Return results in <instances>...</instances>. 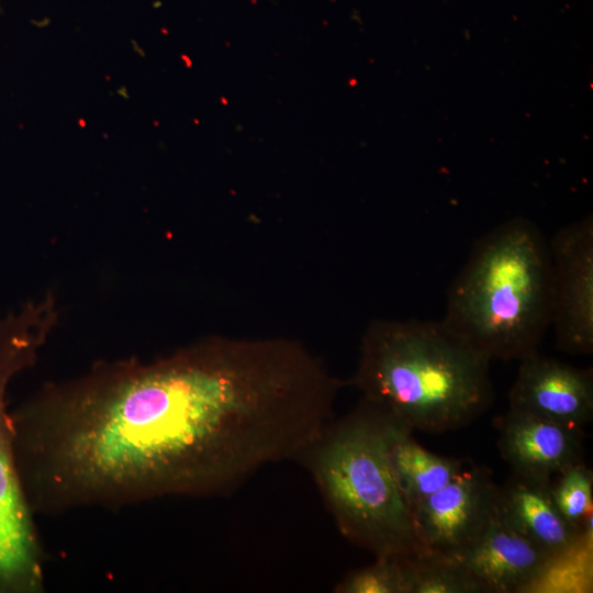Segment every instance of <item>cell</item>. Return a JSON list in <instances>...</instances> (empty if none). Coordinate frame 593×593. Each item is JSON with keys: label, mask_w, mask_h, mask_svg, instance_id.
I'll list each match as a JSON object with an SVG mask.
<instances>
[{"label": "cell", "mask_w": 593, "mask_h": 593, "mask_svg": "<svg viewBox=\"0 0 593 593\" xmlns=\"http://www.w3.org/2000/svg\"><path fill=\"white\" fill-rule=\"evenodd\" d=\"M490 361L441 321L376 320L363 333L351 384L410 429L438 434L491 406Z\"/></svg>", "instance_id": "7a4b0ae2"}, {"label": "cell", "mask_w": 593, "mask_h": 593, "mask_svg": "<svg viewBox=\"0 0 593 593\" xmlns=\"http://www.w3.org/2000/svg\"><path fill=\"white\" fill-rule=\"evenodd\" d=\"M457 559L483 593L522 592L547 575L553 561L514 529L496 510L482 534Z\"/></svg>", "instance_id": "9c48e42d"}, {"label": "cell", "mask_w": 593, "mask_h": 593, "mask_svg": "<svg viewBox=\"0 0 593 593\" xmlns=\"http://www.w3.org/2000/svg\"><path fill=\"white\" fill-rule=\"evenodd\" d=\"M405 428L361 399L351 412L335 417L299 461L313 477L339 533L376 557L427 551L390 460L391 444Z\"/></svg>", "instance_id": "277c9868"}, {"label": "cell", "mask_w": 593, "mask_h": 593, "mask_svg": "<svg viewBox=\"0 0 593 593\" xmlns=\"http://www.w3.org/2000/svg\"><path fill=\"white\" fill-rule=\"evenodd\" d=\"M497 493L486 468L465 466L443 489L412 506L419 540L433 552H461L482 534L496 510Z\"/></svg>", "instance_id": "52a82bcc"}, {"label": "cell", "mask_w": 593, "mask_h": 593, "mask_svg": "<svg viewBox=\"0 0 593 593\" xmlns=\"http://www.w3.org/2000/svg\"><path fill=\"white\" fill-rule=\"evenodd\" d=\"M551 482L513 472L499 486L497 511L555 563L575 551L591 525L580 532L561 516L551 495Z\"/></svg>", "instance_id": "8fae6325"}, {"label": "cell", "mask_w": 593, "mask_h": 593, "mask_svg": "<svg viewBox=\"0 0 593 593\" xmlns=\"http://www.w3.org/2000/svg\"><path fill=\"white\" fill-rule=\"evenodd\" d=\"M35 513L235 492L318 435L309 368L283 337H211L160 359L100 362L11 411Z\"/></svg>", "instance_id": "6da1fadb"}, {"label": "cell", "mask_w": 593, "mask_h": 593, "mask_svg": "<svg viewBox=\"0 0 593 593\" xmlns=\"http://www.w3.org/2000/svg\"><path fill=\"white\" fill-rule=\"evenodd\" d=\"M57 318L51 295L0 315V593L44 589V555L16 468L8 391L34 365Z\"/></svg>", "instance_id": "5b68a950"}, {"label": "cell", "mask_w": 593, "mask_h": 593, "mask_svg": "<svg viewBox=\"0 0 593 593\" xmlns=\"http://www.w3.org/2000/svg\"><path fill=\"white\" fill-rule=\"evenodd\" d=\"M551 482V495L561 516L583 532L592 522L593 475L582 462L557 475Z\"/></svg>", "instance_id": "5bb4252c"}, {"label": "cell", "mask_w": 593, "mask_h": 593, "mask_svg": "<svg viewBox=\"0 0 593 593\" xmlns=\"http://www.w3.org/2000/svg\"><path fill=\"white\" fill-rule=\"evenodd\" d=\"M510 409L582 427L593 417V371L533 350L519 359Z\"/></svg>", "instance_id": "ba28073f"}, {"label": "cell", "mask_w": 593, "mask_h": 593, "mask_svg": "<svg viewBox=\"0 0 593 593\" xmlns=\"http://www.w3.org/2000/svg\"><path fill=\"white\" fill-rule=\"evenodd\" d=\"M405 593H483L482 588L455 558L425 551L402 558Z\"/></svg>", "instance_id": "4fadbf2b"}, {"label": "cell", "mask_w": 593, "mask_h": 593, "mask_svg": "<svg viewBox=\"0 0 593 593\" xmlns=\"http://www.w3.org/2000/svg\"><path fill=\"white\" fill-rule=\"evenodd\" d=\"M405 428L390 447V460L398 483L412 508L448 484L466 466L463 460L433 454Z\"/></svg>", "instance_id": "7c38bea8"}, {"label": "cell", "mask_w": 593, "mask_h": 593, "mask_svg": "<svg viewBox=\"0 0 593 593\" xmlns=\"http://www.w3.org/2000/svg\"><path fill=\"white\" fill-rule=\"evenodd\" d=\"M551 323L559 350L593 351V220L561 227L549 242Z\"/></svg>", "instance_id": "8992f818"}, {"label": "cell", "mask_w": 593, "mask_h": 593, "mask_svg": "<svg viewBox=\"0 0 593 593\" xmlns=\"http://www.w3.org/2000/svg\"><path fill=\"white\" fill-rule=\"evenodd\" d=\"M335 593H405L402 558L376 557V561L348 572L333 589Z\"/></svg>", "instance_id": "9a60e30c"}, {"label": "cell", "mask_w": 593, "mask_h": 593, "mask_svg": "<svg viewBox=\"0 0 593 593\" xmlns=\"http://www.w3.org/2000/svg\"><path fill=\"white\" fill-rule=\"evenodd\" d=\"M499 450L513 472L552 480L582 462V427L510 409L497 418Z\"/></svg>", "instance_id": "30bf717a"}, {"label": "cell", "mask_w": 593, "mask_h": 593, "mask_svg": "<svg viewBox=\"0 0 593 593\" xmlns=\"http://www.w3.org/2000/svg\"><path fill=\"white\" fill-rule=\"evenodd\" d=\"M441 323L491 360L537 349L551 323V258L535 223L515 217L475 243L449 288Z\"/></svg>", "instance_id": "3957f363"}]
</instances>
